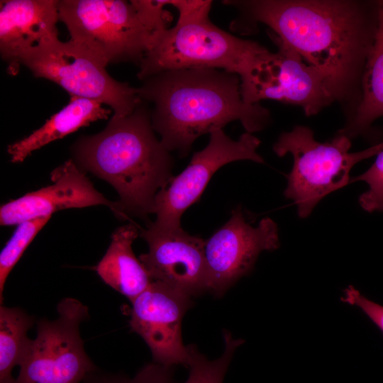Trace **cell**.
I'll return each mask as SVG.
<instances>
[{
	"instance_id": "obj_5",
	"label": "cell",
	"mask_w": 383,
	"mask_h": 383,
	"mask_svg": "<svg viewBox=\"0 0 383 383\" xmlns=\"http://www.w3.org/2000/svg\"><path fill=\"white\" fill-rule=\"evenodd\" d=\"M350 138L340 132L331 141L320 143L304 126L279 135L274 152L279 157L290 153L294 160L284 194L296 204L299 217L306 218L323 197L346 186L352 168L382 150L383 142L358 152H350Z\"/></svg>"
},
{
	"instance_id": "obj_2",
	"label": "cell",
	"mask_w": 383,
	"mask_h": 383,
	"mask_svg": "<svg viewBox=\"0 0 383 383\" xmlns=\"http://www.w3.org/2000/svg\"><path fill=\"white\" fill-rule=\"evenodd\" d=\"M139 98L153 106V129L168 151L186 157L201 135L239 121L246 132L262 130L270 113L260 103L244 101L240 79L211 68L167 70L143 80Z\"/></svg>"
},
{
	"instance_id": "obj_6",
	"label": "cell",
	"mask_w": 383,
	"mask_h": 383,
	"mask_svg": "<svg viewBox=\"0 0 383 383\" xmlns=\"http://www.w3.org/2000/svg\"><path fill=\"white\" fill-rule=\"evenodd\" d=\"M57 9L70 40L106 67L121 62L139 65L154 42L131 1L61 0Z\"/></svg>"
},
{
	"instance_id": "obj_3",
	"label": "cell",
	"mask_w": 383,
	"mask_h": 383,
	"mask_svg": "<svg viewBox=\"0 0 383 383\" xmlns=\"http://www.w3.org/2000/svg\"><path fill=\"white\" fill-rule=\"evenodd\" d=\"M155 132L142 101L130 115H113L102 131L72 146L77 165L109 182L127 215L154 213L157 194L173 178V160Z\"/></svg>"
},
{
	"instance_id": "obj_8",
	"label": "cell",
	"mask_w": 383,
	"mask_h": 383,
	"mask_svg": "<svg viewBox=\"0 0 383 383\" xmlns=\"http://www.w3.org/2000/svg\"><path fill=\"white\" fill-rule=\"evenodd\" d=\"M36 77L48 79L70 96L95 100L126 116L142 102L137 88L112 78L106 66L70 40L59 39L29 55L22 61Z\"/></svg>"
},
{
	"instance_id": "obj_26",
	"label": "cell",
	"mask_w": 383,
	"mask_h": 383,
	"mask_svg": "<svg viewBox=\"0 0 383 383\" xmlns=\"http://www.w3.org/2000/svg\"><path fill=\"white\" fill-rule=\"evenodd\" d=\"M174 6L179 12L177 23L209 18L212 1L167 0V6Z\"/></svg>"
},
{
	"instance_id": "obj_10",
	"label": "cell",
	"mask_w": 383,
	"mask_h": 383,
	"mask_svg": "<svg viewBox=\"0 0 383 383\" xmlns=\"http://www.w3.org/2000/svg\"><path fill=\"white\" fill-rule=\"evenodd\" d=\"M270 36L278 50L271 53L249 86L241 91L244 101L256 104L265 99L276 100L301 107L308 116L317 114L333 102L322 72L272 33Z\"/></svg>"
},
{
	"instance_id": "obj_14",
	"label": "cell",
	"mask_w": 383,
	"mask_h": 383,
	"mask_svg": "<svg viewBox=\"0 0 383 383\" xmlns=\"http://www.w3.org/2000/svg\"><path fill=\"white\" fill-rule=\"evenodd\" d=\"M52 184L10 201L1 206V226L49 216L66 209L104 205L121 218H128L119 201L106 199L98 192L74 162L69 160L51 172Z\"/></svg>"
},
{
	"instance_id": "obj_21",
	"label": "cell",
	"mask_w": 383,
	"mask_h": 383,
	"mask_svg": "<svg viewBox=\"0 0 383 383\" xmlns=\"http://www.w3.org/2000/svg\"><path fill=\"white\" fill-rule=\"evenodd\" d=\"M50 216L26 221L17 225L0 253V302L6 279L24 251L50 218Z\"/></svg>"
},
{
	"instance_id": "obj_23",
	"label": "cell",
	"mask_w": 383,
	"mask_h": 383,
	"mask_svg": "<svg viewBox=\"0 0 383 383\" xmlns=\"http://www.w3.org/2000/svg\"><path fill=\"white\" fill-rule=\"evenodd\" d=\"M351 179L368 184V189L359 197L361 207L370 213L383 211V150L376 155L374 162L365 172Z\"/></svg>"
},
{
	"instance_id": "obj_4",
	"label": "cell",
	"mask_w": 383,
	"mask_h": 383,
	"mask_svg": "<svg viewBox=\"0 0 383 383\" xmlns=\"http://www.w3.org/2000/svg\"><path fill=\"white\" fill-rule=\"evenodd\" d=\"M271 53L257 42L222 30L209 18L176 23L155 38L137 76L144 80L171 70L218 69L237 74L242 91Z\"/></svg>"
},
{
	"instance_id": "obj_16",
	"label": "cell",
	"mask_w": 383,
	"mask_h": 383,
	"mask_svg": "<svg viewBox=\"0 0 383 383\" xmlns=\"http://www.w3.org/2000/svg\"><path fill=\"white\" fill-rule=\"evenodd\" d=\"M138 235V229L133 223L117 228L111 235L106 253L95 268L105 284L131 301L152 282L132 249V243Z\"/></svg>"
},
{
	"instance_id": "obj_17",
	"label": "cell",
	"mask_w": 383,
	"mask_h": 383,
	"mask_svg": "<svg viewBox=\"0 0 383 383\" xmlns=\"http://www.w3.org/2000/svg\"><path fill=\"white\" fill-rule=\"evenodd\" d=\"M111 110L95 100L70 96L62 109L52 115L43 126L27 137L8 146L7 152L13 163L23 162L33 151L60 139L91 122L107 119Z\"/></svg>"
},
{
	"instance_id": "obj_19",
	"label": "cell",
	"mask_w": 383,
	"mask_h": 383,
	"mask_svg": "<svg viewBox=\"0 0 383 383\" xmlns=\"http://www.w3.org/2000/svg\"><path fill=\"white\" fill-rule=\"evenodd\" d=\"M35 318L20 307L0 306V383H16L12 371L21 364L31 339Z\"/></svg>"
},
{
	"instance_id": "obj_7",
	"label": "cell",
	"mask_w": 383,
	"mask_h": 383,
	"mask_svg": "<svg viewBox=\"0 0 383 383\" xmlns=\"http://www.w3.org/2000/svg\"><path fill=\"white\" fill-rule=\"evenodd\" d=\"M57 318H40L19 365L16 383H82L98 370L87 354L81 323L89 318L88 307L67 297L57 305Z\"/></svg>"
},
{
	"instance_id": "obj_22",
	"label": "cell",
	"mask_w": 383,
	"mask_h": 383,
	"mask_svg": "<svg viewBox=\"0 0 383 383\" xmlns=\"http://www.w3.org/2000/svg\"><path fill=\"white\" fill-rule=\"evenodd\" d=\"M172 368L152 362L145 365L133 377L98 369L89 374L82 383H177Z\"/></svg>"
},
{
	"instance_id": "obj_11",
	"label": "cell",
	"mask_w": 383,
	"mask_h": 383,
	"mask_svg": "<svg viewBox=\"0 0 383 383\" xmlns=\"http://www.w3.org/2000/svg\"><path fill=\"white\" fill-rule=\"evenodd\" d=\"M279 246L278 227L272 219L264 218L253 227L241 209L235 208L230 219L206 240L208 290L221 296L251 270L262 251Z\"/></svg>"
},
{
	"instance_id": "obj_9",
	"label": "cell",
	"mask_w": 383,
	"mask_h": 383,
	"mask_svg": "<svg viewBox=\"0 0 383 383\" xmlns=\"http://www.w3.org/2000/svg\"><path fill=\"white\" fill-rule=\"evenodd\" d=\"M209 135L207 145L195 152L187 167L157 194L156 218L148 226L151 228L159 231L181 228L184 212L199 200L211 177L224 165L242 160L264 163L257 152L261 142L252 133L246 132L237 140L229 138L223 129Z\"/></svg>"
},
{
	"instance_id": "obj_25",
	"label": "cell",
	"mask_w": 383,
	"mask_h": 383,
	"mask_svg": "<svg viewBox=\"0 0 383 383\" xmlns=\"http://www.w3.org/2000/svg\"><path fill=\"white\" fill-rule=\"evenodd\" d=\"M340 299L358 307L383 333V306L368 299L352 285L343 290Z\"/></svg>"
},
{
	"instance_id": "obj_12",
	"label": "cell",
	"mask_w": 383,
	"mask_h": 383,
	"mask_svg": "<svg viewBox=\"0 0 383 383\" xmlns=\"http://www.w3.org/2000/svg\"><path fill=\"white\" fill-rule=\"evenodd\" d=\"M131 302V331L146 343L153 362L168 367H187L189 350L182 342V321L192 306V297L165 283L152 281Z\"/></svg>"
},
{
	"instance_id": "obj_1",
	"label": "cell",
	"mask_w": 383,
	"mask_h": 383,
	"mask_svg": "<svg viewBox=\"0 0 383 383\" xmlns=\"http://www.w3.org/2000/svg\"><path fill=\"white\" fill-rule=\"evenodd\" d=\"M245 22L267 26L279 40L325 76L335 101L361 94L378 23V1L226 0Z\"/></svg>"
},
{
	"instance_id": "obj_13",
	"label": "cell",
	"mask_w": 383,
	"mask_h": 383,
	"mask_svg": "<svg viewBox=\"0 0 383 383\" xmlns=\"http://www.w3.org/2000/svg\"><path fill=\"white\" fill-rule=\"evenodd\" d=\"M140 236L149 250L139 260L152 281L165 283L191 297L208 290L205 240L182 228L159 231L148 226Z\"/></svg>"
},
{
	"instance_id": "obj_20",
	"label": "cell",
	"mask_w": 383,
	"mask_h": 383,
	"mask_svg": "<svg viewBox=\"0 0 383 383\" xmlns=\"http://www.w3.org/2000/svg\"><path fill=\"white\" fill-rule=\"evenodd\" d=\"M224 350L218 358L210 360L194 345H189V376L184 383H223L236 349L243 343L223 331Z\"/></svg>"
},
{
	"instance_id": "obj_24",
	"label": "cell",
	"mask_w": 383,
	"mask_h": 383,
	"mask_svg": "<svg viewBox=\"0 0 383 383\" xmlns=\"http://www.w3.org/2000/svg\"><path fill=\"white\" fill-rule=\"evenodd\" d=\"M131 2L155 38L168 29L172 17L171 13L165 9L167 6V0H131Z\"/></svg>"
},
{
	"instance_id": "obj_18",
	"label": "cell",
	"mask_w": 383,
	"mask_h": 383,
	"mask_svg": "<svg viewBox=\"0 0 383 383\" xmlns=\"http://www.w3.org/2000/svg\"><path fill=\"white\" fill-rule=\"evenodd\" d=\"M383 116V0H378V23L372 47L365 65L360 99L347 126L339 132L351 138L368 131Z\"/></svg>"
},
{
	"instance_id": "obj_15",
	"label": "cell",
	"mask_w": 383,
	"mask_h": 383,
	"mask_svg": "<svg viewBox=\"0 0 383 383\" xmlns=\"http://www.w3.org/2000/svg\"><path fill=\"white\" fill-rule=\"evenodd\" d=\"M58 1H1L0 52L8 64V72L15 75L23 60L59 39Z\"/></svg>"
}]
</instances>
